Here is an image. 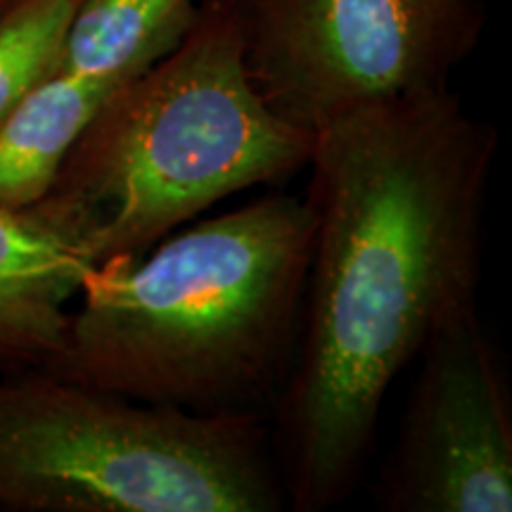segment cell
I'll return each instance as SVG.
<instances>
[{"instance_id":"5b68a950","label":"cell","mask_w":512,"mask_h":512,"mask_svg":"<svg viewBox=\"0 0 512 512\" xmlns=\"http://www.w3.org/2000/svg\"><path fill=\"white\" fill-rule=\"evenodd\" d=\"M266 105L316 133L344 114L448 88L482 38V0H245Z\"/></svg>"},{"instance_id":"8fae6325","label":"cell","mask_w":512,"mask_h":512,"mask_svg":"<svg viewBox=\"0 0 512 512\" xmlns=\"http://www.w3.org/2000/svg\"><path fill=\"white\" fill-rule=\"evenodd\" d=\"M12 3V0H0V12H3L5 8H8V5Z\"/></svg>"},{"instance_id":"6da1fadb","label":"cell","mask_w":512,"mask_h":512,"mask_svg":"<svg viewBox=\"0 0 512 512\" xmlns=\"http://www.w3.org/2000/svg\"><path fill=\"white\" fill-rule=\"evenodd\" d=\"M498 133L451 88L361 107L313 133L302 323L271 411L285 501L323 512L366 472L389 389L477 311Z\"/></svg>"},{"instance_id":"8992f818","label":"cell","mask_w":512,"mask_h":512,"mask_svg":"<svg viewBox=\"0 0 512 512\" xmlns=\"http://www.w3.org/2000/svg\"><path fill=\"white\" fill-rule=\"evenodd\" d=\"M377 503L389 512L512 510L510 384L477 311L420 351Z\"/></svg>"},{"instance_id":"ba28073f","label":"cell","mask_w":512,"mask_h":512,"mask_svg":"<svg viewBox=\"0 0 512 512\" xmlns=\"http://www.w3.org/2000/svg\"><path fill=\"white\" fill-rule=\"evenodd\" d=\"M114 83L57 69L0 124V209H29L53 188L62 162Z\"/></svg>"},{"instance_id":"30bf717a","label":"cell","mask_w":512,"mask_h":512,"mask_svg":"<svg viewBox=\"0 0 512 512\" xmlns=\"http://www.w3.org/2000/svg\"><path fill=\"white\" fill-rule=\"evenodd\" d=\"M81 0H12L0 12V124L31 88L60 69Z\"/></svg>"},{"instance_id":"3957f363","label":"cell","mask_w":512,"mask_h":512,"mask_svg":"<svg viewBox=\"0 0 512 512\" xmlns=\"http://www.w3.org/2000/svg\"><path fill=\"white\" fill-rule=\"evenodd\" d=\"M311 147L256 91L245 0H200L183 41L102 102L41 202L93 266L119 264L235 192L297 176Z\"/></svg>"},{"instance_id":"7a4b0ae2","label":"cell","mask_w":512,"mask_h":512,"mask_svg":"<svg viewBox=\"0 0 512 512\" xmlns=\"http://www.w3.org/2000/svg\"><path fill=\"white\" fill-rule=\"evenodd\" d=\"M311 240L304 197L268 192L95 266L46 368L155 406L271 415L297 351Z\"/></svg>"},{"instance_id":"9c48e42d","label":"cell","mask_w":512,"mask_h":512,"mask_svg":"<svg viewBox=\"0 0 512 512\" xmlns=\"http://www.w3.org/2000/svg\"><path fill=\"white\" fill-rule=\"evenodd\" d=\"M197 10L200 0H81L60 69L121 86L181 43Z\"/></svg>"},{"instance_id":"52a82bcc","label":"cell","mask_w":512,"mask_h":512,"mask_svg":"<svg viewBox=\"0 0 512 512\" xmlns=\"http://www.w3.org/2000/svg\"><path fill=\"white\" fill-rule=\"evenodd\" d=\"M91 256L43 202L0 209V373L46 368L62 354L69 304Z\"/></svg>"},{"instance_id":"277c9868","label":"cell","mask_w":512,"mask_h":512,"mask_svg":"<svg viewBox=\"0 0 512 512\" xmlns=\"http://www.w3.org/2000/svg\"><path fill=\"white\" fill-rule=\"evenodd\" d=\"M271 420L0 373V512H278Z\"/></svg>"}]
</instances>
